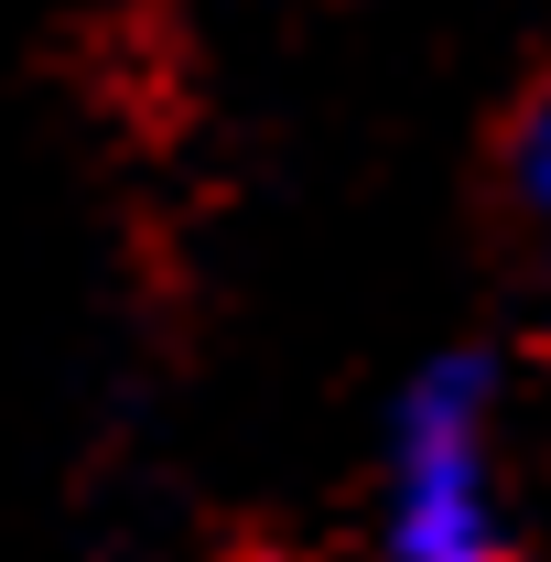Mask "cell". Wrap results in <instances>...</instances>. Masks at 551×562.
Segmentation results:
<instances>
[{
  "label": "cell",
  "mask_w": 551,
  "mask_h": 562,
  "mask_svg": "<svg viewBox=\"0 0 551 562\" xmlns=\"http://www.w3.org/2000/svg\"><path fill=\"white\" fill-rule=\"evenodd\" d=\"M379 562H519L497 487V379L486 357H432L390 412Z\"/></svg>",
  "instance_id": "1"
},
{
  "label": "cell",
  "mask_w": 551,
  "mask_h": 562,
  "mask_svg": "<svg viewBox=\"0 0 551 562\" xmlns=\"http://www.w3.org/2000/svg\"><path fill=\"white\" fill-rule=\"evenodd\" d=\"M519 216H530V249H541V292H551V87L530 98V120H519Z\"/></svg>",
  "instance_id": "2"
},
{
  "label": "cell",
  "mask_w": 551,
  "mask_h": 562,
  "mask_svg": "<svg viewBox=\"0 0 551 562\" xmlns=\"http://www.w3.org/2000/svg\"><path fill=\"white\" fill-rule=\"evenodd\" d=\"M238 562H281V552H238Z\"/></svg>",
  "instance_id": "3"
}]
</instances>
